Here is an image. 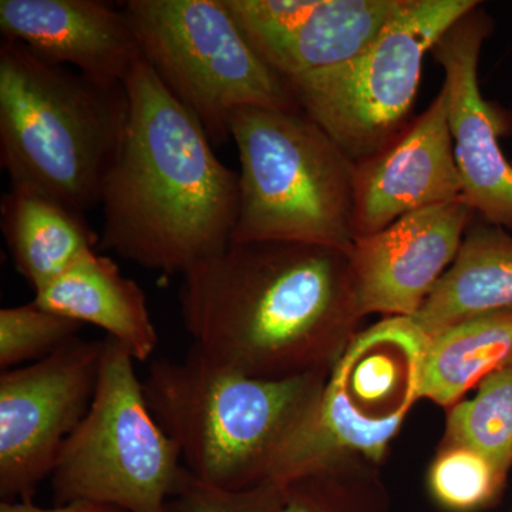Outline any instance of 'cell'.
Returning a JSON list of instances; mask_svg holds the SVG:
<instances>
[{
    "instance_id": "8992f818",
    "label": "cell",
    "mask_w": 512,
    "mask_h": 512,
    "mask_svg": "<svg viewBox=\"0 0 512 512\" xmlns=\"http://www.w3.org/2000/svg\"><path fill=\"white\" fill-rule=\"evenodd\" d=\"M134 363L120 342L104 339L93 402L50 476L57 505L167 512L187 484L180 448L154 419Z\"/></svg>"
},
{
    "instance_id": "ba28073f",
    "label": "cell",
    "mask_w": 512,
    "mask_h": 512,
    "mask_svg": "<svg viewBox=\"0 0 512 512\" xmlns=\"http://www.w3.org/2000/svg\"><path fill=\"white\" fill-rule=\"evenodd\" d=\"M477 6L474 0H406L362 53L285 82L299 110L360 163L409 126L424 56Z\"/></svg>"
},
{
    "instance_id": "30bf717a",
    "label": "cell",
    "mask_w": 512,
    "mask_h": 512,
    "mask_svg": "<svg viewBox=\"0 0 512 512\" xmlns=\"http://www.w3.org/2000/svg\"><path fill=\"white\" fill-rule=\"evenodd\" d=\"M103 340H70L52 355L0 375V495L32 500L89 412Z\"/></svg>"
},
{
    "instance_id": "7402d4cb",
    "label": "cell",
    "mask_w": 512,
    "mask_h": 512,
    "mask_svg": "<svg viewBox=\"0 0 512 512\" xmlns=\"http://www.w3.org/2000/svg\"><path fill=\"white\" fill-rule=\"evenodd\" d=\"M508 476L471 448L441 444L429 470V491L450 512H477L501 500Z\"/></svg>"
},
{
    "instance_id": "4fadbf2b",
    "label": "cell",
    "mask_w": 512,
    "mask_h": 512,
    "mask_svg": "<svg viewBox=\"0 0 512 512\" xmlns=\"http://www.w3.org/2000/svg\"><path fill=\"white\" fill-rule=\"evenodd\" d=\"M356 239L414 211L463 198L446 86L419 119L375 157L356 163Z\"/></svg>"
},
{
    "instance_id": "3957f363",
    "label": "cell",
    "mask_w": 512,
    "mask_h": 512,
    "mask_svg": "<svg viewBox=\"0 0 512 512\" xmlns=\"http://www.w3.org/2000/svg\"><path fill=\"white\" fill-rule=\"evenodd\" d=\"M330 373L255 379L212 365L194 348L153 362L143 392L194 480L224 491L285 484Z\"/></svg>"
},
{
    "instance_id": "9a60e30c",
    "label": "cell",
    "mask_w": 512,
    "mask_h": 512,
    "mask_svg": "<svg viewBox=\"0 0 512 512\" xmlns=\"http://www.w3.org/2000/svg\"><path fill=\"white\" fill-rule=\"evenodd\" d=\"M406 0H298L278 29L248 42L282 79L339 66L372 45Z\"/></svg>"
},
{
    "instance_id": "d6986e66",
    "label": "cell",
    "mask_w": 512,
    "mask_h": 512,
    "mask_svg": "<svg viewBox=\"0 0 512 512\" xmlns=\"http://www.w3.org/2000/svg\"><path fill=\"white\" fill-rule=\"evenodd\" d=\"M512 366V309L471 316L430 336L421 370L420 399L444 409Z\"/></svg>"
},
{
    "instance_id": "52a82bcc",
    "label": "cell",
    "mask_w": 512,
    "mask_h": 512,
    "mask_svg": "<svg viewBox=\"0 0 512 512\" xmlns=\"http://www.w3.org/2000/svg\"><path fill=\"white\" fill-rule=\"evenodd\" d=\"M141 56L211 143H227L242 107L299 110L285 79L252 49L224 0H128Z\"/></svg>"
},
{
    "instance_id": "2e32d148",
    "label": "cell",
    "mask_w": 512,
    "mask_h": 512,
    "mask_svg": "<svg viewBox=\"0 0 512 512\" xmlns=\"http://www.w3.org/2000/svg\"><path fill=\"white\" fill-rule=\"evenodd\" d=\"M35 293L37 305L82 325L89 323L106 330L136 362H146L156 352L158 333L146 293L121 274L109 256L87 252Z\"/></svg>"
},
{
    "instance_id": "9c48e42d",
    "label": "cell",
    "mask_w": 512,
    "mask_h": 512,
    "mask_svg": "<svg viewBox=\"0 0 512 512\" xmlns=\"http://www.w3.org/2000/svg\"><path fill=\"white\" fill-rule=\"evenodd\" d=\"M427 343L423 329L403 316L360 330L330 372L318 414L293 454L286 481L339 454L383 464L420 399Z\"/></svg>"
},
{
    "instance_id": "e0dca14e",
    "label": "cell",
    "mask_w": 512,
    "mask_h": 512,
    "mask_svg": "<svg viewBox=\"0 0 512 512\" xmlns=\"http://www.w3.org/2000/svg\"><path fill=\"white\" fill-rule=\"evenodd\" d=\"M512 309V235L481 221L468 228L448 268L414 322L427 336L481 313Z\"/></svg>"
},
{
    "instance_id": "ac0fdd59",
    "label": "cell",
    "mask_w": 512,
    "mask_h": 512,
    "mask_svg": "<svg viewBox=\"0 0 512 512\" xmlns=\"http://www.w3.org/2000/svg\"><path fill=\"white\" fill-rule=\"evenodd\" d=\"M0 225L16 271L35 292L94 251L99 242L82 214L16 188L3 195Z\"/></svg>"
},
{
    "instance_id": "44dd1931",
    "label": "cell",
    "mask_w": 512,
    "mask_h": 512,
    "mask_svg": "<svg viewBox=\"0 0 512 512\" xmlns=\"http://www.w3.org/2000/svg\"><path fill=\"white\" fill-rule=\"evenodd\" d=\"M441 444L483 454L501 473L512 468V366L487 377L473 399L447 410Z\"/></svg>"
},
{
    "instance_id": "7a4b0ae2",
    "label": "cell",
    "mask_w": 512,
    "mask_h": 512,
    "mask_svg": "<svg viewBox=\"0 0 512 512\" xmlns=\"http://www.w3.org/2000/svg\"><path fill=\"white\" fill-rule=\"evenodd\" d=\"M128 123L103 195L100 248L183 276L232 242L239 174L141 57L124 82Z\"/></svg>"
},
{
    "instance_id": "5b68a950",
    "label": "cell",
    "mask_w": 512,
    "mask_h": 512,
    "mask_svg": "<svg viewBox=\"0 0 512 512\" xmlns=\"http://www.w3.org/2000/svg\"><path fill=\"white\" fill-rule=\"evenodd\" d=\"M239 212L232 242L285 241L352 251L356 163L301 110L242 107Z\"/></svg>"
},
{
    "instance_id": "ffe728a7",
    "label": "cell",
    "mask_w": 512,
    "mask_h": 512,
    "mask_svg": "<svg viewBox=\"0 0 512 512\" xmlns=\"http://www.w3.org/2000/svg\"><path fill=\"white\" fill-rule=\"evenodd\" d=\"M382 464L339 454L284 484L279 512H390Z\"/></svg>"
},
{
    "instance_id": "7c38bea8",
    "label": "cell",
    "mask_w": 512,
    "mask_h": 512,
    "mask_svg": "<svg viewBox=\"0 0 512 512\" xmlns=\"http://www.w3.org/2000/svg\"><path fill=\"white\" fill-rule=\"evenodd\" d=\"M474 217L466 201L444 202L356 239L350 259L365 316L414 318L456 261Z\"/></svg>"
},
{
    "instance_id": "277c9868",
    "label": "cell",
    "mask_w": 512,
    "mask_h": 512,
    "mask_svg": "<svg viewBox=\"0 0 512 512\" xmlns=\"http://www.w3.org/2000/svg\"><path fill=\"white\" fill-rule=\"evenodd\" d=\"M124 84L103 86L16 40L0 46V165L12 188L77 214L101 204L128 123Z\"/></svg>"
},
{
    "instance_id": "cb8c5ba5",
    "label": "cell",
    "mask_w": 512,
    "mask_h": 512,
    "mask_svg": "<svg viewBox=\"0 0 512 512\" xmlns=\"http://www.w3.org/2000/svg\"><path fill=\"white\" fill-rule=\"evenodd\" d=\"M284 484L266 483L242 491L208 487L190 476L171 498L167 512H279Z\"/></svg>"
},
{
    "instance_id": "5bb4252c",
    "label": "cell",
    "mask_w": 512,
    "mask_h": 512,
    "mask_svg": "<svg viewBox=\"0 0 512 512\" xmlns=\"http://www.w3.org/2000/svg\"><path fill=\"white\" fill-rule=\"evenodd\" d=\"M0 30L103 86L124 84L143 57L123 9L97 0H2Z\"/></svg>"
},
{
    "instance_id": "603a6c76",
    "label": "cell",
    "mask_w": 512,
    "mask_h": 512,
    "mask_svg": "<svg viewBox=\"0 0 512 512\" xmlns=\"http://www.w3.org/2000/svg\"><path fill=\"white\" fill-rule=\"evenodd\" d=\"M82 323L35 301L0 311V367L16 369L45 359L79 336Z\"/></svg>"
},
{
    "instance_id": "d4e9b609",
    "label": "cell",
    "mask_w": 512,
    "mask_h": 512,
    "mask_svg": "<svg viewBox=\"0 0 512 512\" xmlns=\"http://www.w3.org/2000/svg\"><path fill=\"white\" fill-rule=\"evenodd\" d=\"M0 512H124L117 508L90 503H69L56 505L53 508L37 507L29 501H2Z\"/></svg>"
},
{
    "instance_id": "8fae6325",
    "label": "cell",
    "mask_w": 512,
    "mask_h": 512,
    "mask_svg": "<svg viewBox=\"0 0 512 512\" xmlns=\"http://www.w3.org/2000/svg\"><path fill=\"white\" fill-rule=\"evenodd\" d=\"M493 20L477 6L444 33L433 47L443 67L448 121L464 201L483 221L512 229V161L500 138L512 134V113L485 99L478 63Z\"/></svg>"
},
{
    "instance_id": "6da1fadb",
    "label": "cell",
    "mask_w": 512,
    "mask_h": 512,
    "mask_svg": "<svg viewBox=\"0 0 512 512\" xmlns=\"http://www.w3.org/2000/svg\"><path fill=\"white\" fill-rule=\"evenodd\" d=\"M181 316L212 365L265 380L330 373L366 318L350 252L231 242L183 275Z\"/></svg>"
}]
</instances>
